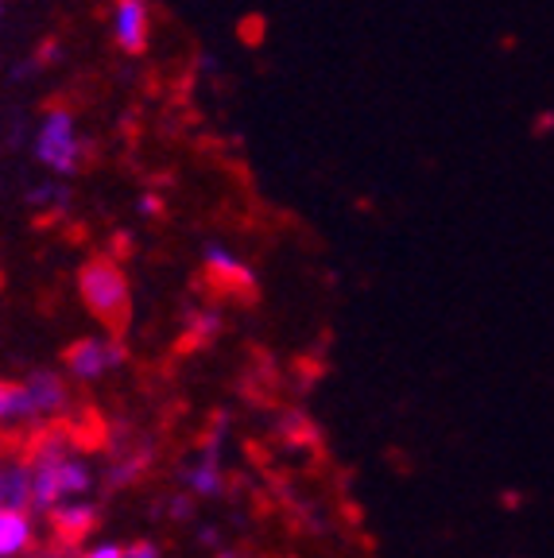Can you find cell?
Instances as JSON below:
<instances>
[{
	"label": "cell",
	"mask_w": 554,
	"mask_h": 558,
	"mask_svg": "<svg viewBox=\"0 0 554 558\" xmlns=\"http://www.w3.org/2000/svg\"><path fill=\"white\" fill-rule=\"evenodd\" d=\"M124 558H164V555H159L156 543L136 539V543H129V547H124Z\"/></svg>",
	"instance_id": "obj_17"
},
{
	"label": "cell",
	"mask_w": 554,
	"mask_h": 558,
	"mask_svg": "<svg viewBox=\"0 0 554 558\" xmlns=\"http://www.w3.org/2000/svg\"><path fill=\"white\" fill-rule=\"evenodd\" d=\"M79 558H124V547L121 543H94V547H86Z\"/></svg>",
	"instance_id": "obj_16"
},
{
	"label": "cell",
	"mask_w": 554,
	"mask_h": 558,
	"mask_svg": "<svg viewBox=\"0 0 554 558\" xmlns=\"http://www.w3.org/2000/svg\"><path fill=\"white\" fill-rule=\"evenodd\" d=\"M32 418L39 415H35L24 384L0 380V427H20V423H32Z\"/></svg>",
	"instance_id": "obj_12"
},
{
	"label": "cell",
	"mask_w": 554,
	"mask_h": 558,
	"mask_svg": "<svg viewBox=\"0 0 554 558\" xmlns=\"http://www.w3.org/2000/svg\"><path fill=\"white\" fill-rule=\"evenodd\" d=\"M0 12H4V9H0Z\"/></svg>",
	"instance_id": "obj_20"
},
{
	"label": "cell",
	"mask_w": 554,
	"mask_h": 558,
	"mask_svg": "<svg viewBox=\"0 0 554 558\" xmlns=\"http://www.w3.org/2000/svg\"><path fill=\"white\" fill-rule=\"evenodd\" d=\"M182 481H186V488H191L194 497H202V500L217 497V493L226 488V470H221V442H206V450H202L194 462H186V470H182Z\"/></svg>",
	"instance_id": "obj_7"
},
{
	"label": "cell",
	"mask_w": 554,
	"mask_h": 558,
	"mask_svg": "<svg viewBox=\"0 0 554 558\" xmlns=\"http://www.w3.org/2000/svg\"><path fill=\"white\" fill-rule=\"evenodd\" d=\"M113 39L124 54L147 51V39H152V4H147V0H117Z\"/></svg>",
	"instance_id": "obj_6"
},
{
	"label": "cell",
	"mask_w": 554,
	"mask_h": 558,
	"mask_svg": "<svg viewBox=\"0 0 554 558\" xmlns=\"http://www.w3.org/2000/svg\"><path fill=\"white\" fill-rule=\"evenodd\" d=\"M51 527L62 543H79L97 527V508L89 505L86 497L67 500V505H55L51 508Z\"/></svg>",
	"instance_id": "obj_10"
},
{
	"label": "cell",
	"mask_w": 554,
	"mask_h": 558,
	"mask_svg": "<svg viewBox=\"0 0 554 558\" xmlns=\"http://www.w3.org/2000/svg\"><path fill=\"white\" fill-rule=\"evenodd\" d=\"M27 470H32V505L44 508V512H51L55 505H67V500L86 497L89 485H94V470L82 462V453L62 435H47L35 446Z\"/></svg>",
	"instance_id": "obj_1"
},
{
	"label": "cell",
	"mask_w": 554,
	"mask_h": 558,
	"mask_svg": "<svg viewBox=\"0 0 554 558\" xmlns=\"http://www.w3.org/2000/svg\"><path fill=\"white\" fill-rule=\"evenodd\" d=\"M136 209H140V218H152V214H159V209H164V202H159L156 194H144V198L136 202Z\"/></svg>",
	"instance_id": "obj_18"
},
{
	"label": "cell",
	"mask_w": 554,
	"mask_h": 558,
	"mask_svg": "<svg viewBox=\"0 0 554 558\" xmlns=\"http://www.w3.org/2000/svg\"><path fill=\"white\" fill-rule=\"evenodd\" d=\"M35 159L55 174H74L86 159V140L70 109H47L39 129H35Z\"/></svg>",
	"instance_id": "obj_3"
},
{
	"label": "cell",
	"mask_w": 554,
	"mask_h": 558,
	"mask_svg": "<svg viewBox=\"0 0 554 558\" xmlns=\"http://www.w3.org/2000/svg\"><path fill=\"white\" fill-rule=\"evenodd\" d=\"M35 547V523L27 508L0 505V558H24Z\"/></svg>",
	"instance_id": "obj_8"
},
{
	"label": "cell",
	"mask_w": 554,
	"mask_h": 558,
	"mask_svg": "<svg viewBox=\"0 0 554 558\" xmlns=\"http://www.w3.org/2000/svg\"><path fill=\"white\" fill-rule=\"evenodd\" d=\"M221 333V318H217V311H194L186 314V345L202 349L209 345V341Z\"/></svg>",
	"instance_id": "obj_13"
},
{
	"label": "cell",
	"mask_w": 554,
	"mask_h": 558,
	"mask_svg": "<svg viewBox=\"0 0 554 558\" xmlns=\"http://www.w3.org/2000/svg\"><path fill=\"white\" fill-rule=\"evenodd\" d=\"M202 264H206V276L217 291H226V295H241V299L256 295V268H252L244 256H237L229 244L209 241L206 248H202Z\"/></svg>",
	"instance_id": "obj_5"
},
{
	"label": "cell",
	"mask_w": 554,
	"mask_h": 558,
	"mask_svg": "<svg viewBox=\"0 0 554 558\" xmlns=\"http://www.w3.org/2000/svg\"><path fill=\"white\" fill-rule=\"evenodd\" d=\"M279 430L291 438V446H311V438L318 435V430H314V423L303 415V411H291V415L279 418Z\"/></svg>",
	"instance_id": "obj_14"
},
{
	"label": "cell",
	"mask_w": 554,
	"mask_h": 558,
	"mask_svg": "<svg viewBox=\"0 0 554 558\" xmlns=\"http://www.w3.org/2000/svg\"><path fill=\"white\" fill-rule=\"evenodd\" d=\"M24 388H27V396H32V408H35V415H39V418L62 415V411H67L70 388H67V380H62L59 373H51V368H39V373H32L24 380Z\"/></svg>",
	"instance_id": "obj_9"
},
{
	"label": "cell",
	"mask_w": 554,
	"mask_h": 558,
	"mask_svg": "<svg viewBox=\"0 0 554 558\" xmlns=\"http://www.w3.org/2000/svg\"><path fill=\"white\" fill-rule=\"evenodd\" d=\"M147 462H152V453L140 450L136 458H129V462H117L113 465V485H129V481H136L140 473L147 470Z\"/></svg>",
	"instance_id": "obj_15"
},
{
	"label": "cell",
	"mask_w": 554,
	"mask_h": 558,
	"mask_svg": "<svg viewBox=\"0 0 554 558\" xmlns=\"http://www.w3.org/2000/svg\"><path fill=\"white\" fill-rule=\"evenodd\" d=\"M79 295H82V303H86V311L94 314L101 326H109V330L129 326L132 288H129V276H124V268L117 260L94 256L89 264H82Z\"/></svg>",
	"instance_id": "obj_2"
},
{
	"label": "cell",
	"mask_w": 554,
	"mask_h": 558,
	"mask_svg": "<svg viewBox=\"0 0 554 558\" xmlns=\"http://www.w3.org/2000/svg\"><path fill=\"white\" fill-rule=\"evenodd\" d=\"M0 505L32 508V470H27V462H0Z\"/></svg>",
	"instance_id": "obj_11"
},
{
	"label": "cell",
	"mask_w": 554,
	"mask_h": 558,
	"mask_svg": "<svg viewBox=\"0 0 554 558\" xmlns=\"http://www.w3.org/2000/svg\"><path fill=\"white\" fill-rule=\"evenodd\" d=\"M124 361H129V349L117 338H109V333H89V338H79L67 349V373L82 384L113 376Z\"/></svg>",
	"instance_id": "obj_4"
},
{
	"label": "cell",
	"mask_w": 554,
	"mask_h": 558,
	"mask_svg": "<svg viewBox=\"0 0 554 558\" xmlns=\"http://www.w3.org/2000/svg\"><path fill=\"white\" fill-rule=\"evenodd\" d=\"M217 558H244L241 550H217Z\"/></svg>",
	"instance_id": "obj_19"
}]
</instances>
